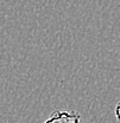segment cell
Segmentation results:
<instances>
[{"instance_id": "obj_1", "label": "cell", "mask_w": 120, "mask_h": 123, "mask_svg": "<svg viewBox=\"0 0 120 123\" xmlns=\"http://www.w3.org/2000/svg\"><path fill=\"white\" fill-rule=\"evenodd\" d=\"M44 123H81V115L77 111H54Z\"/></svg>"}, {"instance_id": "obj_2", "label": "cell", "mask_w": 120, "mask_h": 123, "mask_svg": "<svg viewBox=\"0 0 120 123\" xmlns=\"http://www.w3.org/2000/svg\"><path fill=\"white\" fill-rule=\"evenodd\" d=\"M114 114H115V117H117V120L120 121V102L117 104V107L114 109Z\"/></svg>"}]
</instances>
